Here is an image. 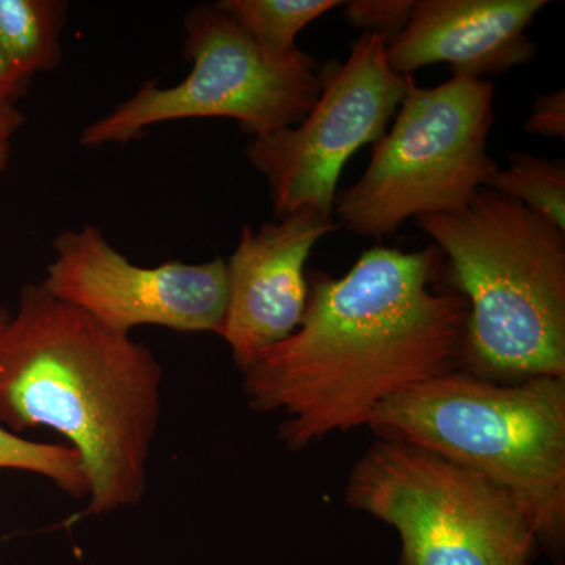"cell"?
<instances>
[{"instance_id":"cell-18","label":"cell","mask_w":565,"mask_h":565,"mask_svg":"<svg viewBox=\"0 0 565 565\" xmlns=\"http://www.w3.org/2000/svg\"><path fill=\"white\" fill-rule=\"evenodd\" d=\"M18 102L13 93L0 90V178L9 169L14 137L28 121Z\"/></svg>"},{"instance_id":"cell-15","label":"cell","mask_w":565,"mask_h":565,"mask_svg":"<svg viewBox=\"0 0 565 565\" xmlns=\"http://www.w3.org/2000/svg\"><path fill=\"white\" fill-rule=\"evenodd\" d=\"M0 468L43 476L74 500H84L90 494V481L76 449L28 440L11 433L2 424Z\"/></svg>"},{"instance_id":"cell-20","label":"cell","mask_w":565,"mask_h":565,"mask_svg":"<svg viewBox=\"0 0 565 565\" xmlns=\"http://www.w3.org/2000/svg\"><path fill=\"white\" fill-rule=\"evenodd\" d=\"M10 316L9 311L6 310V307L0 305V330H2L3 327H6V323L9 322Z\"/></svg>"},{"instance_id":"cell-4","label":"cell","mask_w":565,"mask_h":565,"mask_svg":"<svg viewBox=\"0 0 565 565\" xmlns=\"http://www.w3.org/2000/svg\"><path fill=\"white\" fill-rule=\"evenodd\" d=\"M367 427L484 476L526 509L555 561L565 545V379L438 375L377 405Z\"/></svg>"},{"instance_id":"cell-3","label":"cell","mask_w":565,"mask_h":565,"mask_svg":"<svg viewBox=\"0 0 565 565\" xmlns=\"http://www.w3.org/2000/svg\"><path fill=\"white\" fill-rule=\"evenodd\" d=\"M415 223L467 299L463 371L501 384L565 379V233L487 188L462 211Z\"/></svg>"},{"instance_id":"cell-17","label":"cell","mask_w":565,"mask_h":565,"mask_svg":"<svg viewBox=\"0 0 565 565\" xmlns=\"http://www.w3.org/2000/svg\"><path fill=\"white\" fill-rule=\"evenodd\" d=\"M527 134L542 137H565V93L557 90L539 95L525 125Z\"/></svg>"},{"instance_id":"cell-14","label":"cell","mask_w":565,"mask_h":565,"mask_svg":"<svg viewBox=\"0 0 565 565\" xmlns=\"http://www.w3.org/2000/svg\"><path fill=\"white\" fill-rule=\"evenodd\" d=\"M486 188L525 204L565 233L564 159L550 161L514 152L509 158L508 169L494 170Z\"/></svg>"},{"instance_id":"cell-1","label":"cell","mask_w":565,"mask_h":565,"mask_svg":"<svg viewBox=\"0 0 565 565\" xmlns=\"http://www.w3.org/2000/svg\"><path fill=\"white\" fill-rule=\"evenodd\" d=\"M441 252L374 247L341 278L307 273L302 321L244 373L248 407L285 415L291 451L366 426L377 405L456 371L468 303L434 291Z\"/></svg>"},{"instance_id":"cell-19","label":"cell","mask_w":565,"mask_h":565,"mask_svg":"<svg viewBox=\"0 0 565 565\" xmlns=\"http://www.w3.org/2000/svg\"><path fill=\"white\" fill-rule=\"evenodd\" d=\"M28 82L21 81L10 66L7 65L6 58L0 54V90H7L17 95L18 98H22L29 90Z\"/></svg>"},{"instance_id":"cell-2","label":"cell","mask_w":565,"mask_h":565,"mask_svg":"<svg viewBox=\"0 0 565 565\" xmlns=\"http://www.w3.org/2000/svg\"><path fill=\"white\" fill-rule=\"evenodd\" d=\"M162 381L150 348L40 282L22 286L17 313L0 330V424L14 434L50 427L70 441L90 481L85 515L143 500Z\"/></svg>"},{"instance_id":"cell-16","label":"cell","mask_w":565,"mask_h":565,"mask_svg":"<svg viewBox=\"0 0 565 565\" xmlns=\"http://www.w3.org/2000/svg\"><path fill=\"white\" fill-rule=\"evenodd\" d=\"M414 0H352L343 2L344 18L363 33H377L393 40L407 28Z\"/></svg>"},{"instance_id":"cell-6","label":"cell","mask_w":565,"mask_h":565,"mask_svg":"<svg viewBox=\"0 0 565 565\" xmlns=\"http://www.w3.org/2000/svg\"><path fill=\"white\" fill-rule=\"evenodd\" d=\"M345 503L397 531L403 565H530L541 546L508 490L403 441L377 438L367 448Z\"/></svg>"},{"instance_id":"cell-5","label":"cell","mask_w":565,"mask_h":565,"mask_svg":"<svg viewBox=\"0 0 565 565\" xmlns=\"http://www.w3.org/2000/svg\"><path fill=\"white\" fill-rule=\"evenodd\" d=\"M492 125L489 81L452 76L422 88L408 76L392 131L333 215L353 234L384 237L408 218L462 211L498 169L487 151Z\"/></svg>"},{"instance_id":"cell-13","label":"cell","mask_w":565,"mask_h":565,"mask_svg":"<svg viewBox=\"0 0 565 565\" xmlns=\"http://www.w3.org/2000/svg\"><path fill=\"white\" fill-rule=\"evenodd\" d=\"M343 6L338 0H218L215 7L232 18L263 51L288 57L299 51L296 39L310 22Z\"/></svg>"},{"instance_id":"cell-11","label":"cell","mask_w":565,"mask_h":565,"mask_svg":"<svg viewBox=\"0 0 565 565\" xmlns=\"http://www.w3.org/2000/svg\"><path fill=\"white\" fill-rule=\"evenodd\" d=\"M545 0H418L411 21L388 41L394 73L412 76L448 63L452 76L482 79L530 62L535 44L526 35Z\"/></svg>"},{"instance_id":"cell-10","label":"cell","mask_w":565,"mask_h":565,"mask_svg":"<svg viewBox=\"0 0 565 565\" xmlns=\"http://www.w3.org/2000/svg\"><path fill=\"white\" fill-rule=\"evenodd\" d=\"M333 217L299 211L258 230L245 225L226 263L225 318L218 337L243 374L259 355L291 337L307 307L305 264L316 243L337 232Z\"/></svg>"},{"instance_id":"cell-7","label":"cell","mask_w":565,"mask_h":565,"mask_svg":"<svg viewBox=\"0 0 565 565\" xmlns=\"http://www.w3.org/2000/svg\"><path fill=\"white\" fill-rule=\"evenodd\" d=\"M184 33L188 76L172 87L145 81L131 98L85 126L81 147L129 143L152 126L191 118H230L255 139L299 125L321 95V68L310 55L267 54L215 3L192 7Z\"/></svg>"},{"instance_id":"cell-9","label":"cell","mask_w":565,"mask_h":565,"mask_svg":"<svg viewBox=\"0 0 565 565\" xmlns=\"http://www.w3.org/2000/svg\"><path fill=\"white\" fill-rule=\"evenodd\" d=\"M40 285L107 329L129 334L140 326L218 334L228 286L225 259L143 267L129 262L98 226L65 230Z\"/></svg>"},{"instance_id":"cell-8","label":"cell","mask_w":565,"mask_h":565,"mask_svg":"<svg viewBox=\"0 0 565 565\" xmlns=\"http://www.w3.org/2000/svg\"><path fill=\"white\" fill-rule=\"evenodd\" d=\"M386 46L385 36L363 33L348 61L319 70L321 95L299 125L248 141L245 156L266 180L278 218L299 211L333 217L345 162L385 136L408 81L390 66Z\"/></svg>"},{"instance_id":"cell-12","label":"cell","mask_w":565,"mask_h":565,"mask_svg":"<svg viewBox=\"0 0 565 565\" xmlns=\"http://www.w3.org/2000/svg\"><path fill=\"white\" fill-rule=\"evenodd\" d=\"M68 9L65 0H0V54L21 81L61 65Z\"/></svg>"}]
</instances>
